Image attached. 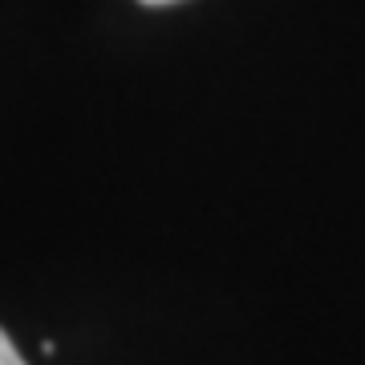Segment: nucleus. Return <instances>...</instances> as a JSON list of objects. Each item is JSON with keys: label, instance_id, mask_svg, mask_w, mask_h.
Here are the masks:
<instances>
[{"label": "nucleus", "instance_id": "nucleus-1", "mask_svg": "<svg viewBox=\"0 0 365 365\" xmlns=\"http://www.w3.org/2000/svg\"><path fill=\"white\" fill-rule=\"evenodd\" d=\"M0 365H25V357L16 353V345L9 341V333L0 329Z\"/></svg>", "mask_w": 365, "mask_h": 365}, {"label": "nucleus", "instance_id": "nucleus-2", "mask_svg": "<svg viewBox=\"0 0 365 365\" xmlns=\"http://www.w3.org/2000/svg\"><path fill=\"white\" fill-rule=\"evenodd\" d=\"M143 4H179V0H143Z\"/></svg>", "mask_w": 365, "mask_h": 365}]
</instances>
